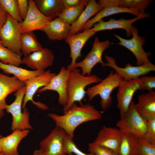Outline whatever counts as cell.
I'll use <instances>...</instances> for the list:
<instances>
[{"label":"cell","instance_id":"cell-1","mask_svg":"<svg viewBox=\"0 0 155 155\" xmlns=\"http://www.w3.org/2000/svg\"><path fill=\"white\" fill-rule=\"evenodd\" d=\"M55 122L56 126L63 129L71 137L76 128L81 124L88 121L100 119L101 113L90 104L78 105L74 103L64 114L59 115L54 113L48 114Z\"/></svg>","mask_w":155,"mask_h":155},{"label":"cell","instance_id":"cell-2","mask_svg":"<svg viewBox=\"0 0 155 155\" xmlns=\"http://www.w3.org/2000/svg\"><path fill=\"white\" fill-rule=\"evenodd\" d=\"M102 79L95 75H84L81 70L74 68L70 70L67 82V92L68 100L64 106V112L71 107L75 102H78L82 105V101L86 94V87L93 83H98Z\"/></svg>","mask_w":155,"mask_h":155},{"label":"cell","instance_id":"cell-3","mask_svg":"<svg viewBox=\"0 0 155 155\" xmlns=\"http://www.w3.org/2000/svg\"><path fill=\"white\" fill-rule=\"evenodd\" d=\"M123 80L121 77L111 70L108 75L98 84L88 88L86 94L88 101H90L96 96L99 95L101 107L103 111L106 110L110 107L113 102L111 96L112 92L118 87Z\"/></svg>","mask_w":155,"mask_h":155},{"label":"cell","instance_id":"cell-4","mask_svg":"<svg viewBox=\"0 0 155 155\" xmlns=\"http://www.w3.org/2000/svg\"><path fill=\"white\" fill-rule=\"evenodd\" d=\"M122 133L132 134L139 139L144 138L147 129L146 121L137 111L132 102L126 113L116 123Z\"/></svg>","mask_w":155,"mask_h":155},{"label":"cell","instance_id":"cell-5","mask_svg":"<svg viewBox=\"0 0 155 155\" xmlns=\"http://www.w3.org/2000/svg\"><path fill=\"white\" fill-rule=\"evenodd\" d=\"M26 92L24 86L15 94L16 98L11 104L7 105L5 110L10 113L12 116V121L11 129L13 131L20 130L32 129V127L29 122V113L26 107L22 111V104Z\"/></svg>","mask_w":155,"mask_h":155},{"label":"cell","instance_id":"cell-6","mask_svg":"<svg viewBox=\"0 0 155 155\" xmlns=\"http://www.w3.org/2000/svg\"><path fill=\"white\" fill-rule=\"evenodd\" d=\"M21 23L8 14L5 24L0 30L1 45L22 56Z\"/></svg>","mask_w":155,"mask_h":155},{"label":"cell","instance_id":"cell-7","mask_svg":"<svg viewBox=\"0 0 155 155\" xmlns=\"http://www.w3.org/2000/svg\"><path fill=\"white\" fill-rule=\"evenodd\" d=\"M107 63H104V67L113 68L115 73L121 77L123 80L130 81L138 79L150 72L155 71V66L150 62L137 66H132L127 63L124 67H119L116 64L115 59L109 56L104 55Z\"/></svg>","mask_w":155,"mask_h":155},{"label":"cell","instance_id":"cell-8","mask_svg":"<svg viewBox=\"0 0 155 155\" xmlns=\"http://www.w3.org/2000/svg\"><path fill=\"white\" fill-rule=\"evenodd\" d=\"M110 45L111 42L109 40L100 42L98 37H96L90 52L83 60L76 63L74 68H80L82 75H91L92 69L97 63H100L104 67L102 55L104 51Z\"/></svg>","mask_w":155,"mask_h":155},{"label":"cell","instance_id":"cell-9","mask_svg":"<svg viewBox=\"0 0 155 155\" xmlns=\"http://www.w3.org/2000/svg\"><path fill=\"white\" fill-rule=\"evenodd\" d=\"M56 74V73H51L50 70L44 71L41 74L33 77L24 82L26 92L22 104V109L26 107L29 101H32L34 104L42 109L46 110L48 108L44 104L34 101L33 97L39 89L47 85Z\"/></svg>","mask_w":155,"mask_h":155},{"label":"cell","instance_id":"cell-10","mask_svg":"<svg viewBox=\"0 0 155 155\" xmlns=\"http://www.w3.org/2000/svg\"><path fill=\"white\" fill-rule=\"evenodd\" d=\"M132 29L133 37L130 39L123 38L114 34V36L119 41L118 43L114 44L123 46L130 51L136 59V65L140 66L150 62L148 57L151 54L145 52L143 49L145 38L139 35L137 28L134 26H132Z\"/></svg>","mask_w":155,"mask_h":155},{"label":"cell","instance_id":"cell-11","mask_svg":"<svg viewBox=\"0 0 155 155\" xmlns=\"http://www.w3.org/2000/svg\"><path fill=\"white\" fill-rule=\"evenodd\" d=\"M66 133L56 126L40 143V149L44 155H67L65 145Z\"/></svg>","mask_w":155,"mask_h":155},{"label":"cell","instance_id":"cell-12","mask_svg":"<svg viewBox=\"0 0 155 155\" xmlns=\"http://www.w3.org/2000/svg\"><path fill=\"white\" fill-rule=\"evenodd\" d=\"M140 83V78L130 81L123 80L118 86L117 94V106L120 118L128 111L135 93L139 90Z\"/></svg>","mask_w":155,"mask_h":155},{"label":"cell","instance_id":"cell-13","mask_svg":"<svg viewBox=\"0 0 155 155\" xmlns=\"http://www.w3.org/2000/svg\"><path fill=\"white\" fill-rule=\"evenodd\" d=\"M70 70L68 68L62 66L58 74L55 75L46 86L39 89L37 91L41 93L47 90L56 92L58 94V102L65 106L67 103V82Z\"/></svg>","mask_w":155,"mask_h":155},{"label":"cell","instance_id":"cell-14","mask_svg":"<svg viewBox=\"0 0 155 155\" xmlns=\"http://www.w3.org/2000/svg\"><path fill=\"white\" fill-rule=\"evenodd\" d=\"M29 8L26 16L21 23L22 33L42 30L52 19L42 14L36 7L33 0H28Z\"/></svg>","mask_w":155,"mask_h":155},{"label":"cell","instance_id":"cell-15","mask_svg":"<svg viewBox=\"0 0 155 155\" xmlns=\"http://www.w3.org/2000/svg\"><path fill=\"white\" fill-rule=\"evenodd\" d=\"M55 56L52 51L44 48L24 56L22 59V63L30 68L36 70L45 71L48 67L53 65Z\"/></svg>","mask_w":155,"mask_h":155},{"label":"cell","instance_id":"cell-16","mask_svg":"<svg viewBox=\"0 0 155 155\" xmlns=\"http://www.w3.org/2000/svg\"><path fill=\"white\" fill-rule=\"evenodd\" d=\"M96 32L91 28L72 35H68L65 39L66 43L70 47V57L71 58V63L68 67L70 70L74 68L76 60L81 56V50L86 42Z\"/></svg>","mask_w":155,"mask_h":155},{"label":"cell","instance_id":"cell-17","mask_svg":"<svg viewBox=\"0 0 155 155\" xmlns=\"http://www.w3.org/2000/svg\"><path fill=\"white\" fill-rule=\"evenodd\" d=\"M122 135L118 128L103 126L94 142L112 150L118 155Z\"/></svg>","mask_w":155,"mask_h":155},{"label":"cell","instance_id":"cell-18","mask_svg":"<svg viewBox=\"0 0 155 155\" xmlns=\"http://www.w3.org/2000/svg\"><path fill=\"white\" fill-rule=\"evenodd\" d=\"M25 86L24 82L15 76L10 77L0 73V119L4 115L7 105L6 101L7 96Z\"/></svg>","mask_w":155,"mask_h":155},{"label":"cell","instance_id":"cell-19","mask_svg":"<svg viewBox=\"0 0 155 155\" xmlns=\"http://www.w3.org/2000/svg\"><path fill=\"white\" fill-rule=\"evenodd\" d=\"M145 18L144 16H139L133 19H126L121 18L117 20L111 18L107 21L102 19L94 24L93 27L91 29L96 32L105 30L122 29L125 30L127 36L129 37L132 34L133 24L138 20Z\"/></svg>","mask_w":155,"mask_h":155},{"label":"cell","instance_id":"cell-20","mask_svg":"<svg viewBox=\"0 0 155 155\" xmlns=\"http://www.w3.org/2000/svg\"><path fill=\"white\" fill-rule=\"evenodd\" d=\"M71 25L60 18L57 17L49 23L42 30L51 40H61L69 35Z\"/></svg>","mask_w":155,"mask_h":155},{"label":"cell","instance_id":"cell-21","mask_svg":"<svg viewBox=\"0 0 155 155\" xmlns=\"http://www.w3.org/2000/svg\"><path fill=\"white\" fill-rule=\"evenodd\" d=\"M122 13H127L133 14L137 17L144 16L146 18L150 16V14H141L139 11L134 9H127L117 6L105 7L98 12L94 17L88 20L83 26L81 31H83L90 29L93 25L99 20L106 17L114 14Z\"/></svg>","mask_w":155,"mask_h":155},{"label":"cell","instance_id":"cell-22","mask_svg":"<svg viewBox=\"0 0 155 155\" xmlns=\"http://www.w3.org/2000/svg\"><path fill=\"white\" fill-rule=\"evenodd\" d=\"M29 132V130L17 129L6 137H1L3 155H20L18 151V146Z\"/></svg>","mask_w":155,"mask_h":155},{"label":"cell","instance_id":"cell-23","mask_svg":"<svg viewBox=\"0 0 155 155\" xmlns=\"http://www.w3.org/2000/svg\"><path fill=\"white\" fill-rule=\"evenodd\" d=\"M136 109L145 120L155 117V92L153 90L140 95Z\"/></svg>","mask_w":155,"mask_h":155},{"label":"cell","instance_id":"cell-24","mask_svg":"<svg viewBox=\"0 0 155 155\" xmlns=\"http://www.w3.org/2000/svg\"><path fill=\"white\" fill-rule=\"evenodd\" d=\"M103 8L95 0H90L77 20L71 25L69 35H73L80 32L82 27L90 18Z\"/></svg>","mask_w":155,"mask_h":155},{"label":"cell","instance_id":"cell-25","mask_svg":"<svg viewBox=\"0 0 155 155\" xmlns=\"http://www.w3.org/2000/svg\"><path fill=\"white\" fill-rule=\"evenodd\" d=\"M152 0H99L97 2L103 7L117 6L137 10L141 14L146 15L145 9L152 3Z\"/></svg>","mask_w":155,"mask_h":155},{"label":"cell","instance_id":"cell-26","mask_svg":"<svg viewBox=\"0 0 155 155\" xmlns=\"http://www.w3.org/2000/svg\"><path fill=\"white\" fill-rule=\"evenodd\" d=\"M40 12L52 19L58 17L65 8L62 0H33Z\"/></svg>","mask_w":155,"mask_h":155},{"label":"cell","instance_id":"cell-27","mask_svg":"<svg viewBox=\"0 0 155 155\" xmlns=\"http://www.w3.org/2000/svg\"><path fill=\"white\" fill-rule=\"evenodd\" d=\"M0 69L6 74L13 75L18 80L23 82L41 74L44 71L40 70H29L19 67L3 63L0 61Z\"/></svg>","mask_w":155,"mask_h":155},{"label":"cell","instance_id":"cell-28","mask_svg":"<svg viewBox=\"0 0 155 155\" xmlns=\"http://www.w3.org/2000/svg\"><path fill=\"white\" fill-rule=\"evenodd\" d=\"M138 139L132 134L122 133L118 155H138Z\"/></svg>","mask_w":155,"mask_h":155},{"label":"cell","instance_id":"cell-29","mask_svg":"<svg viewBox=\"0 0 155 155\" xmlns=\"http://www.w3.org/2000/svg\"><path fill=\"white\" fill-rule=\"evenodd\" d=\"M21 51L24 56L42 49V45L38 41L33 32L22 33L21 38Z\"/></svg>","mask_w":155,"mask_h":155},{"label":"cell","instance_id":"cell-30","mask_svg":"<svg viewBox=\"0 0 155 155\" xmlns=\"http://www.w3.org/2000/svg\"><path fill=\"white\" fill-rule=\"evenodd\" d=\"M21 56L0 44V61L17 67L22 63Z\"/></svg>","mask_w":155,"mask_h":155},{"label":"cell","instance_id":"cell-31","mask_svg":"<svg viewBox=\"0 0 155 155\" xmlns=\"http://www.w3.org/2000/svg\"><path fill=\"white\" fill-rule=\"evenodd\" d=\"M86 7L85 5L81 4L76 6L65 8L58 17L69 24L72 25L77 20Z\"/></svg>","mask_w":155,"mask_h":155},{"label":"cell","instance_id":"cell-32","mask_svg":"<svg viewBox=\"0 0 155 155\" xmlns=\"http://www.w3.org/2000/svg\"><path fill=\"white\" fill-rule=\"evenodd\" d=\"M0 5L12 18L21 23L17 0H0Z\"/></svg>","mask_w":155,"mask_h":155},{"label":"cell","instance_id":"cell-33","mask_svg":"<svg viewBox=\"0 0 155 155\" xmlns=\"http://www.w3.org/2000/svg\"><path fill=\"white\" fill-rule=\"evenodd\" d=\"M138 155H155V144L145 138L138 139Z\"/></svg>","mask_w":155,"mask_h":155},{"label":"cell","instance_id":"cell-34","mask_svg":"<svg viewBox=\"0 0 155 155\" xmlns=\"http://www.w3.org/2000/svg\"><path fill=\"white\" fill-rule=\"evenodd\" d=\"M65 145L67 155H72L74 153L76 155H95L90 153L86 154L81 151L77 147L73 140V138L66 134L65 138Z\"/></svg>","mask_w":155,"mask_h":155},{"label":"cell","instance_id":"cell-35","mask_svg":"<svg viewBox=\"0 0 155 155\" xmlns=\"http://www.w3.org/2000/svg\"><path fill=\"white\" fill-rule=\"evenodd\" d=\"M88 150L90 153L95 155H117L112 150L97 145L94 142L88 144Z\"/></svg>","mask_w":155,"mask_h":155},{"label":"cell","instance_id":"cell-36","mask_svg":"<svg viewBox=\"0 0 155 155\" xmlns=\"http://www.w3.org/2000/svg\"><path fill=\"white\" fill-rule=\"evenodd\" d=\"M140 83L139 90H147L148 92L155 88V77L144 76L140 77Z\"/></svg>","mask_w":155,"mask_h":155},{"label":"cell","instance_id":"cell-37","mask_svg":"<svg viewBox=\"0 0 155 155\" xmlns=\"http://www.w3.org/2000/svg\"><path fill=\"white\" fill-rule=\"evenodd\" d=\"M146 121L147 129L144 138L155 144V117L148 119Z\"/></svg>","mask_w":155,"mask_h":155},{"label":"cell","instance_id":"cell-38","mask_svg":"<svg viewBox=\"0 0 155 155\" xmlns=\"http://www.w3.org/2000/svg\"><path fill=\"white\" fill-rule=\"evenodd\" d=\"M20 14L23 20L25 18L27 13L28 8V0H17Z\"/></svg>","mask_w":155,"mask_h":155},{"label":"cell","instance_id":"cell-39","mask_svg":"<svg viewBox=\"0 0 155 155\" xmlns=\"http://www.w3.org/2000/svg\"><path fill=\"white\" fill-rule=\"evenodd\" d=\"M90 0H62L65 8L74 7L83 4L86 6Z\"/></svg>","mask_w":155,"mask_h":155},{"label":"cell","instance_id":"cell-40","mask_svg":"<svg viewBox=\"0 0 155 155\" xmlns=\"http://www.w3.org/2000/svg\"><path fill=\"white\" fill-rule=\"evenodd\" d=\"M8 14L0 5V30L6 23Z\"/></svg>","mask_w":155,"mask_h":155},{"label":"cell","instance_id":"cell-41","mask_svg":"<svg viewBox=\"0 0 155 155\" xmlns=\"http://www.w3.org/2000/svg\"><path fill=\"white\" fill-rule=\"evenodd\" d=\"M32 155H44L43 152L40 149L35 150Z\"/></svg>","mask_w":155,"mask_h":155},{"label":"cell","instance_id":"cell-42","mask_svg":"<svg viewBox=\"0 0 155 155\" xmlns=\"http://www.w3.org/2000/svg\"><path fill=\"white\" fill-rule=\"evenodd\" d=\"M1 138L0 137V153L2 152V149L1 145Z\"/></svg>","mask_w":155,"mask_h":155},{"label":"cell","instance_id":"cell-43","mask_svg":"<svg viewBox=\"0 0 155 155\" xmlns=\"http://www.w3.org/2000/svg\"><path fill=\"white\" fill-rule=\"evenodd\" d=\"M0 155H3V153L2 152L0 153Z\"/></svg>","mask_w":155,"mask_h":155},{"label":"cell","instance_id":"cell-44","mask_svg":"<svg viewBox=\"0 0 155 155\" xmlns=\"http://www.w3.org/2000/svg\"><path fill=\"white\" fill-rule=\"evenodd\" d=\"M0 44H1V41L0 39Z\"/></svg>","mask_w":155,"mask_h":155},{"label":"cell","instance_id":"cell-45","mask_svg":"<svg viewBox=\"0 0 155 155\" xmlns=\"http://www.w3.org/2000/svg\"><path fill=\"white\" fill-rule=\"evenodd\" d=\"M2 136H1V135L0 133V137H2Z\"/></svg>","mask_w":155,"mask_h":155},{"label":"cell","instance_id":"cell-46","mask_svg":"<svg viewBox=\"0 0 155 155\" xmlns=\"http://www.w3.org/2000/svg\"></svg>","mask_w":155,"mask_h":155}]
</instances>
